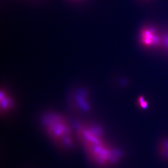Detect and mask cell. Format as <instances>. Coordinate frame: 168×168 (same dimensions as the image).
Returning a JSON list of instances; mask_svg holds the SVG:
<instances>
[{
  "label": "cell",
  "instance_id": "1",
  "mask_svg": "<svg viewBox=\"0 0 168 168\" xmlns=\"http://www.w3.org/2000/svg\"><path fill=\"white\" fill-rule=\"evenodd\" d=\"M75 133L87 158L96 167L108 168L122 160L123 151L107 144L101 129L95 125L86 122L79 123Z\"/></svg>",
  "mask_w": 168,
  "mask_h": 168
},
{
  "label": "cell",
  "instance_id": "2",
  "mask_svg": "<svg viewBox=\"0 0 168 168\" xmlns=\"http://www.w3.org/2000/svg\"><path fill=\"white\" fill-rule=\"evenodd\" d=\"M42 123L46 134L57 147L64 151L74 148L76 133L66 117L59 112H49L42 117Z\"/></svg>",
  "mask_w": 168,
  "mask_h": 168
},
{
  "label": "cell",
  "instance_id": "4",
  "mask_svg": "<svg viewBox=\"0 0 168 168\" xmlns=\"http://www.w3.org/2000/svg\"><path fill=\"white\" fill-rule=\"evenodd\" d=\"M159 157L165 161H168V139L160 142L157 147Z\"/></svg>",
  "mask_w": 168,
  "mask_h": 168
},
{
  "label": "cell",
  "instance_id": "3",
  "mask_svg": "<svg viewBox=\"0 0 168 168\" xmlns=\"http://www.w3.org/2000/svg\"><path fill=\"white\" fill-rule=\"evenodd\" d=\"M15 101L11 94L4 89L1 90V112L8 114L14 108Z\"/></svg>",
  "mask_w": 168,
  "mask_h": 168
}]
</instances>
